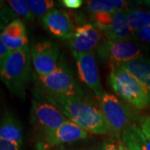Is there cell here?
I'll return each instance as SVG.
<instances>
[{"instance_id": "cell-1", "label": "cell", "mask_w": 150, "mask_h": 150, "mask_svg": "<svg viewBox=\"0 0 150 150\" xmlns=\"http://www.w3.org/2000/svg\"><path fill=\"white\" fill-rule=\"evenodd\" d=\"M39 93L58 108L69 120L76 123L88 133L109 134L108 124L100 109L89 102L87 98L59 96L43 93L42 92Z\"/></svg>"}, {"instance_id": "cell-2", "label": "cell", "mask_w": 150, "mask_h": 150, "mask_svg": "<svg viewBox=\"0 0 150 150\" xmlns=\"http://www.w3.org/2000/svg\"><path fill=\"white\" fill-rule=\"evenodd\" d=\"M32 78V59L29 45L12 51L0 69V79L12 94L26 96L28 83Z\"/></svg>"}, {"instance_id": "cell-3", "label": "cell", "mask_w": 150, "mask_h": 150, "mask_svg": "<svg viewBox=\"0 0 150 150\" xmlns=\"http://www.w3.org/2000/svg\"><path fill=\"white\" fill-rule=\"evenodd\" d=\"M35 89L43 93L59 96L86 98L85 93L74 76L69 66L63 59L59 61L56 69L45 76L33 74Z\"/></svg>"}, {"instance_id": "cell-4", "label": "cell", "mask_w": 150, "mask_h": 150, "mask_svg": "<svg viewBox=\"0 0 150 150\" xmlns=\"http://www.w3.org/2000/svg\"><path fill=\"white\" fill-rule=\"evenodd\" d=\"M108 83L118 96L135 108L144 109L149 105V98L144 88L122 64L111 65Z\"/></svg>"}, {"instance_id": "cell-5", "label": "cell", "mask_w": 150, "mask_h": 150, "mask_svg": "<svg viewBox=\"0 0 150 150\" xmlns=\"http://www.w3.org/2000/svg\"><path fill=\"white\" fill-rule=\"evenodd\" d=\"M99 108L108 127V135L119 140L123 132L134 124L133 111L129 105L107 92L99 98Z\"/></svg>"}, {"instance_id": "cell-6", "label": "cell", "mask_w": 150, "mask_h": 150, "mask_svg": "<svg viewBox=\"0 0 150 150\" xmlns=\"http://www.w3.org/2000/svg\"><path fill=\"white\" fill-rule=\"evenodd\" d=\"M31 123L41 134H46L59 128L69 119L57 107L33 89V98L30 111Z\"/></svg>"}, {"instance_id": "cell-7", "label": "cell", "mask_w": 150, "mask_h": 150, "mask_svg": "<svg viewBox=\"0 0 150 150\" xmlns=\"http://www.w3.org/2000/svg\"><path fill=\"white\" fill-rule=\"evenodd\" d=\"M96 50L100 59L112 65L123 64L144 57L147 48L133 41H110L105 39Z\"/></svg>"}, {"instance_id": "cell-8", "label": "cell", "mask_w": 150, "mask_h": 150, "mask_svg": "<svg viewBox=\"0 0 150 150\" xmlns=\"http://www.w3.org/2000/svg\"><path fill=\"white\" fill-rule=\"evenodd\" d=\"M29 48L36 74L45 76L56 69L59 61V48L57 43L50 39H40L33 42Z\"/></svg>"}, {"instance_id": "cell-9", "label": "cell", "mask_w": 150, "mask_h": 150, "mask_svg": "<svg viewBox=\"0 0 150 150\" xmlns=\"http://www.w3.org/2000/svg\"><path fill=\"white\" fill-rule=\"evenodd\" d=\"M76 60L78 73L82 82L88 86L93 94L100 98L104 93L100 81L94 51L89 53H72Z\"/></svg>"}, {"instance_id": "cell-10", "label": "cell", "mask_w": 150, "mask_h": 150, "mask_svg": "<svg viewBox=\"0 0 150 150\" xmlns=\"http://www.w3.org/2000/svg\"><path fill=\"white\" fill-rule=\"evenodd\" d=\"M104 35L101 30L93 23H84L75 28L74 33L69 40L72 53H89L93 51L104 41Z\"/></svg>"}, {"instance_id": "cell-11", "label": "cell", "mask_w": 150, "mask_h": 150, "mask_svg": "<svg viewBox=\"0 0 150 150\" xmlns=\"http://www.w3.org/2000/svg\"><path fill=\"white\" fill-rule=\"evenodd\" d=\"M42 23L48 32L59 39L69 40L74 33V23L64 10L54 8L43 17Z\"/></svg>"}, {"instance_id": "cell-12", "label": "cell", "mask_w": 150, "mask_h": 150, "mask_svg": "<svg viewBox=\"0 0 150 150\" xmlns=\"http://www.w3.org/2000/svg\"><path fill=\"white\" fill-rule=\"evenodd\" d=\"M42 137L48 146H57L86 139L89 135L84 129L69 120L58 129L43 134Z\"/></svg>"}, {"instance_id": "cell-13", "label": "cell", "mask_w": 150, "mask_h": 150, "mask_svg": "<svg viewBox=\"0 0 150 150\" xmlns=\"http://www.w3.org/2000/svg\"><path fill=\"white\" fill-rule=\"evenodd\" d=\"M1 39L11 52L29 45L26 26L19 18H15L6 26L1 33Z\"/></svg>"}, {"instance_id": "cell-14", "label": "cell", "mask_w": 150, "mask_h": 150, "mask_svg": "<svg viewBox=\"0 0 150 150\" xmlns=\"http://www.w3.org/2000/svg\"><path fill=\"white\" fill-rule=\"evenodd\" d=\"M104 37L110 41H132L134 34L129 28L127 18V10L113 13L111 25L103 31Z\"/></svg>"}, {"instance_id": "cell-15", "label": "cell", "mask_w": 150, "mask_h": 150, "mask_svg": "<svg viewBox=\"0 0 150 150\" xmlns=\"http://www.w3.org/2000/svg\"><path fill=\"white\" fill-rule=\"evenodd\" d=\"M0 139L23 144V129L13 112L5 110L0 119Z\"/></svg>"}, {"instance_id": "cell-16", "label": "cell", "mask_w": 150, "mask_h": 150, "mask_svg": "<svg viewBox=\"0 0 150 150\" xmlns=\"http://www.w3.org/2000/svg\"><path fill=\"white\" fill-rule=\"evenodd\" d=\"M122 64L124 69L143 86L149 96L150 104V58L144 56Z\"/></svg>"}, {"instance_id": "cell-17", "label": "cell", "mask_w": 150, "mask_h": 150, "mask_svg": "<svg viewBox=\"0 0 150 150\" xmlns=\"http://www.w3.org/2000/svg\"><path fill=\"white\" fill-rule=\"evenodd\" d=\"M129 4L123 0H88L85 2V9L90 13H114L128 10Z\"/></svg>"}, {"instance_id": "cell-18", "label": "cell", "mask_w": 150, "mask_h": 150, "mask_svg": "<svg viewBox=\"0 0 150 150\" xmlns=\"http://www.w3.org/2000/svg\"><path fill=\"white\" fill-rule=\"evenodd\" d=\"M127 18L129 28L134 34L143 28L150 27V11L128 9Z\"/></svg>"}, {"instance_id": "cell-19", "label": "cell", "mask_w": 150, "mask_h": 150, "mask_svg": "<svg viewBox=\"0 0 150 150\" xmlns=\"http://www.w3.org/2000/svg\"><path fill=\"white\" fill-rule=\"evenodd\" d=\"M121 137L134 142L139 150H150V138L144 134L139 127L135 124L131 125L126 129Z\"/></svg>"}, {"instance_id": "cell-20", "label": "cell", "mask_w": 150, "mask_h": 150, "mask_svg": "<svg viewBox=\"0 0 150 150\" xmlns=\"http://www.w3.org/2000/svg\"><path fill=\"white\" fill-rule=\"evenodd\" d=\"M25 2L34 17L38 18H43L56 6V3L52 0H26Z\"/></svg>"}, {"instance_id": "cell-21", "label": "cell", "mask_w": 150, "mask_h": 150, "mask_svg": "<svg viewBox=\"0 0 150 150\" xmlns=\"http://www.w3.org/2000/svg\"><path fill=\"white\" fill-rule=\"evenodd\" d=\"M8 4L16 15L23 17L24 19H26L28 22H33L35 20V17L33 14L25 1L9 0L8 1Z\"/></svg>"}, {"instance_id": "cell-22", "label": "cell", "mask_w": 150, "mask_h": 150, "mask_svg": "<svg viewBox=\"0 0 150 150\" xmlns=\"http://www.w3.org/2000/svg\"><path fill=\"white\" fill-rule=\"evenodd\" d=\"M112 18H113V13H90V18L93 22V24L102 32L111 25Z\"/></svg>"}, {"instance_id": "cell-23", "label": "cell", "mask_w": 150, "mask_h": 150, "mask_svg": "<svg viewBox=\"0 0 150 150\" xmlns=\"http://www.w3.org/2000/svg\"><path fill=\"white\" fill-rule=\"evenodd\" d=\"M16 16L13 11L8 6H4L0 9V33L4 31V29L10 22L17 18Z\"/></svg>"}, {"instance_id": "cell-24", "label": "cell", "mask_w": 150, "mask_h": 150, "mask_svg": "<svg viewBox=\"0 0 150 150\" xmlns=\"http://www.w3.org/2000/svg\"><path fill=\"white\" fill-rule=\"evenodd\" d=\"M134 38L141 42L150 44V27L145 28L134 34Z\"/></svg>"}, {"instance_id": "cell-25", "label": "cell", "mask_w": 150, "mask_h": 150, "mask_svg": "<svg viewBox=\"0 0 150 150\" xmlns=\"http://www.w3.org/2000/svg\"><path fill=\"white\" fill-rule=\"evenodd\" d=\"M118 144L119 150H139L134 142L123 137H121V139L118 140Z\"/></svg>"}, {"instance_id": "cell-26", "label": "cell", "mask_w": 150, "mask_h": 150, "mask_svg": "<svg viewBox=\"0 0 150 150\" xmlns=\"http://www.w3.org/2000/svg\"><path fill=\"white\" fill-rule=\"evenodd\" d=\"M101 150H119L118 140L112 138H108L103 141Z\"/></svg>"}, {"instance_id": "cell-27", "label": "cell", "mask_w": 150, "mask_h": 150, "mask_svg": "<svg viewBox=\"0 0 150 150\" xmlns=\"http://www.w3.org/2000/svg\"><path fill=\"white\" fill-rule=\"evenodd\" d=\"M23 144L0 139V150H22Z\"/></svg>"}, {"instance_id": "cell-28", "label": "cell", "mask_w": 150, "mask_h": 150, "mask_svg": "<svg viewBox=\"0 0 150 150\" xmlns=\"http://www.w3.org/2000/svg\"><path fill=\"white\" fill-rule=\"evenodd\" d=\"M139 128L144 134L150 138V115L146 116L140 121Z\"/></svg>"}, {"instance_id": "cell-29", "label": "cell", "mask_w": 150, "mask_h": 150, "mask_svg": "<svg viewBox=\"0 0 150 150\" xmlns=\"http://www.w3.org/2000/svg\"><path fill=\"white\" fill-rule=\"evenodd\" d=\"M10 53V50L6 47L4 43H3V41L1 39V33H0V69H1V66L4 64L6 58L9 55Z\"/></svg>"}, {"instance_id": "cell-30", "label": "cell", "mask_w": 150, "mask_h": 150, "mask_svg": "<svg viewBox=\"0 0 150 150\" xmlns=\"http://www.w3.org/2000/svg\"><path fill=\"white\" fill-rule=\"evenodd\" d=\"M63 5H64L67 8L70 9H78L81 8L83 2L82 0H63Z\"/></svg>"}, {"instance_id": "cell-31", "label": "cell", "mask_w": 150, "mask_h": 150, "mask_svg": "<svg viewBox=\"0 0 150 150\" xmlns=\"http://www.w3.org/2000/svg\"><path fill=\"white\" fill-rule=\"evenodd\" d=\"M38 150H50L48 149V146H46V145L44 144H40L39 145V147H38Z\"/></svg>"}, {"instance_id": "cell-32", "label": "cell", "mask_w": 150, "mask_h": 150, "mask_svg": "<svg viewBox=\"0 0 150 150\" xmlns=\"http://www.w3.org/2000/svg\"><path fill=\"white\" fill-rule=\"evenodd\" d=\"M86 150H101V147H98V146H95V147H92L90 149H88Z\"/></svg>"}, {"instance_id": "cell-33", "label": "cell", "mask_w": 150, "mask_h": 150, "mask_svg": "<svg viewBox=\"0 0 150 150\" xmlns=\"http://www.w3.org/2000/svg\"><path fill=\"white\" fill-rule=\"evenodd\" d=\"M4 3H5V2H4V1H0V9H1V8H4Z\"/></svg>"}, {"instance_id": "cell-34", "label": "cell", "mask_w": 150, "mask_h": 150, "mask_svg": "<svg viewBox=\"0 0 150 150\" xmlns=\"http://www.w3.org/2000/svg\"><path fill=\"white\" fill-rule=\"evenodd\" d=\"M59 150H66V149H65L64 147H61V149H59Z\"/></svg>"}]
</instances>
